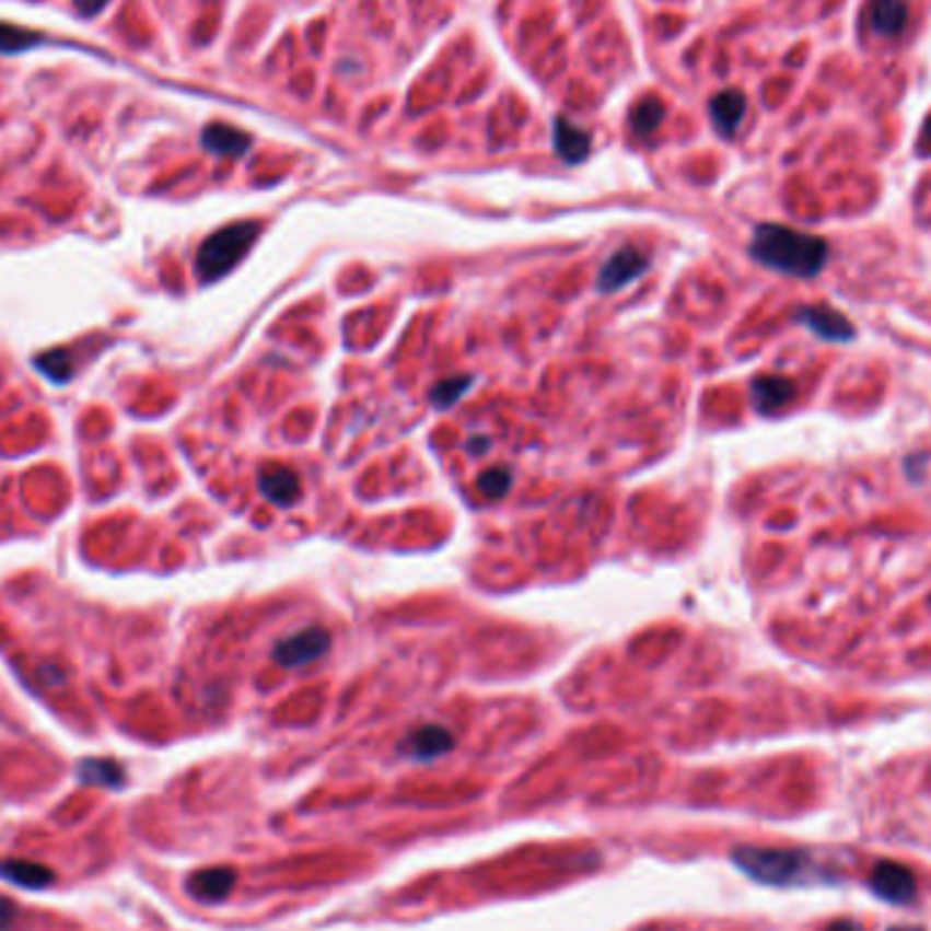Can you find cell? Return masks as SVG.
Returning <instances> with one entry per match:
<instances>
[{"mask_svg": "<svg viewBox=\"0 0 931 931\" xmlns=\"http://www.w3.org/2000/svg\"><path fill=\"white\" fill-rule=\"evenodd\" d=\"M749 251L760 265L795 278H815L828 261V243L823 237L782 224L757 226Z\"/></svg>", "mask_w": 931, "mask_h": 931, "instance_id": "6da1fadb", "label": "cell"}, {"mask_svg": "<svg viewBox=\"0 0 931 931\" xmlns=\"http://www.w3.org/2000/svg\"><path fill=\"white\" fill-rule=\"evenodd\" d=\"M733 863L760 885L788 888V885L806 883L812 872V861L801 850H773V847H738L733 852Z\"/></svg>", "mask_w": 931, "mask_h": 931, "instance_id": "7a4b0ae2", "label": "cell"}, {"mask_svg": "<svg viewBox=\"0 0 931 931\" xmlns=\"http://www.w3.org/2000/svg\"><path fill=\"white\" fill-rule=\"evenodd\" d=\"M259 221H237V224H230L210 234L197 254L199 281L213 283L224 278L226 272H232L243 261V256L248 254L251 245L259 240Z\"/></svg>", "mask_w": 931, "mask_h": 931, "instance_id": "3957f363", "label": "cell"}, {"mask_svg": "<svg viewBox=\"0 0 931 931\" xmlns=\"http://www.w3.org/2000/svg\"><path fill=\"white\" fill-rule=\"evenodd\" d=\"M330 640L333 638L327 629L305 627L300 629V632H294L292 638L281 640V643L276 645V651H272V656H276L278 665L283 667H303L322 660V656L330 651Z\"/></svg>", "mask_w": 931, "mask_h": 931, "instance_id": "277c9868", "label": "cell"}, {"mask_svg": "<svg viewBox=\"0 0 931 931\" xmlns=\"http://www.w3.org/2000/svg\"><path fill=\"white\" fill-rule=\"evenodd\" d=\"M649 261H651L649 256L638 248L616 251V254L602 265L600 278H596V287H600V292L605 294L618 292V289H624L627 283H632L635 278L643 276V272L649 270Z\"/></svg>", "mask_w": 931, "mask_h": 931, "instance_id": "5b68a950", "label": "cell"}, {"mask_svg": "<svg viewBox=\"0 0 931 931\" xmlns=\"http://www.w3.org/2000/svg\"><path fill=\"white\" fill-rule=\"evenodd\" d=\"M869 885H872L874 896L891 901V905H907L916 896V877H912V872L894 861H880L874 866Z\"/></svg>", "mask_w": 931, "mask_h": 931, "instance_id": "8992f818", "label": "cell"}, {"mask_svg": "<svg viewBox=\"0 0 931 931\" xmlns=\"http://www.w3.org/2000/svg\"><path fill=\"white\" fill-rule=\"evenodd\" d=\"M453 746L455 738L447 728H442V724H422V728L411 730V733L406 735V741L400 744V752L415 757V760H433V757L444 755V752H450Z\"/></svg>", "mask_w": 931, "mask_h": 931, "instance_id": "52a82bcc", "label": "cell"}, {"mask_svg": "<svg viewBox=\"0 0 931 931\" xmlns=\"http://www.w3.org/2000/svg\"><path fill=\"white\" fill-rule=\"evenodd\" d=\"M259 490L276 507L298 504L303 496V485L294 468L289 466H267L259 472Z\"/></svg>", "mask_w": 931, "mask_h": 931, "instance_id": "ba28073f", "label": "cell"}, {"mask_svg": "<svg viewBox=\"0 0 931 931\" xmlns=\"http://www.w3.org/2000/svg\"><path fill=\"white\" fill-rule=\"evenodd\" d=\"M234 880H237V874L230 866L199 869L188 877V894L199 901H221L232 894Z\"/></svg>", "mask_w": 931, "mask_h": 931, "instance_id": "9c48e42d", "label": "cell"}, {"mask_svg": "<svg viewBox=\"0 0 931 931\" xmlns=\"http://www.w3.org/2000/svg\"><path fill=\"white\" fill-rule=\"evenodd\" d=\"M866 25L874 36L896 38L907 27L905 0H869Z\"/></svg>", "mask_w": 931, "mask_h": 931, "instance_id": "30bf717a", "label": "cell"}, {"mask_svg": "<svg viewBox=\"0 0 931 931\" xmlns=\"http://www.w3.org/2000/svg\"><path fill=\"white\" fill-rule=\"evenodd\" d=\"M708 113H711V123L722 137H735L738 126L744 123L746 115V96L741 91H722L711 98L708 104Z\"/></svg>", "mask_w": 931, "mask_h": 931, "instance_id": "8fae6325", "label": "cell"}, {"mask_svg": "<svg viewBox=\"0 0 931 931\" xmlns=\"http://www.w3.org/2000/svg\"><path fill=\"white\" fill-rule=\"evenodd\" d=\"M554 148L561 161L567 164H581L591 153V137L581 126L570 123L567 117H556L554 120Z\"/></svg>", "mask_w": 931, "mask_h": 931, "instance_id": "7c38bea8", "label": "cell"}, {"mask_svg": "<svg viewBox=\"0 0 931 931\" xmlns=\"http://www.w3.org/2000/svg\"><path fill=\"white\" fill-rule=\"evenodd\" d=\"M799 319L812 333H817L819 338H828V341H850L852 333H856V327L845 316L830 309H823V305H806V309L799 311Z\"/></svg>", "mask_w": 931, "mask_h": 931, "instance_id": "4fadbf2b", "label": "cell"}, {"mask_svg": "<svg viewBox=\"0 0 931 931\" xmlns=\"http://www.w3.org/2000/svg\"><path fill=\"white\" fill-rule=\"evenodd\" d=\"M205 150L216 155H226V159H240L245 150L251 148V137L240 128L226 126V123H210L202 131Z\"/></svg>", "mask_w": 931, "mask_h": 931, "instance_id": "5bb4252c", "label": "cell"}, {"mask_svg": "<svg viewBox=\"0 0 931 931\" xmlns=\"http://www.w3.org/2000/svg\"><path fill=\"white\" fill-rule=\"evenodd\" d=\"M0 877H3L5 883L20 885V888L27 891H44L55 883V874L49 866H42V863L33 861H16V858L0 861Z\"/></svg>", "mask_w": 931, "mask_h": 931, "instance_id": "9a60e30c", "label": "cell"}, {"mask_svg": "<svg viewBox=\"0 0 931 931\" xmlns=\"http://www.w3.org/2000/svg\"><path fill=\"white\" fill-rule=\"evenodd\" d=\"M795 395V384L784 376H760L752 382V400L760 411L771 415L788 406Z\"/></svg>", "mask_w": 931, "mask_h": 931, "instance_id": "2e32d148", "label": "cell"}, {"mask_svg": "<svg viewBox=\"0 0 931 931\" xmlns=\"http://www.w3.org/2000/svg\"><path fill=\"white\" fill-rule=\"evenodd\" d=\"M77 777L82 784H91V788H123V768L115 760H102V757H91V760H82L77 766Z\"/></svg>", "mask_w": 931, "mask_h": 931, "instance_id": "e0dca14e", "label": "cell"}, {"mask_svg": "<svg viewBox=\"0 0 931 931\" xmlns=\"http://www.w3.org/2000/svg\"><path fill=\"white\" fill-rule=\"evenodd\" d=\"M662 120H665V104H662L660 98H654V96L638 102L632 107V113H629L632 131L640 133V137H649V133H654L656 128H660Z\"/></svg>", "mask_w": 931, "mask_h": 931, "instance_id": "ac0fdd59", "label": "cell"}, {"mask_svg": "<svg viewBox=\"0 0 931 931\" xmlns=\"http://www.w3.org/2000/svg\"><path fill=\"white\" fill-rule=\"evenodd\" d=\"M42 42V36L27 27L9 25V22H0V53H22V49H31Z\"/></svg>", "mask_w": 931, "mask_h": 931, "instance_id": "d6986e66", "label": "cell"}, {"mask_svg": "<svg viewBox=\"0 0 931 931\" xmlns=\"http://www.w3.org/2000/svg\"><path fill=\"white\" fill-rule=\"evenodd\" d=\"M510 485H512V474H510V468H504V466L488 468V472L479 474V479H477L479 493H482L485 499H493V501L504 499V496L510 493Z\"/></svg>", "mask_w": 931, "mask_h": 931, "instance_id": "ffe728a7", "label": "cell"}, {"mask_svg": "<svg viewBox=\"0 0 931 931\" xmlns=\"http://www.w3.org/2000/svg\"><path fill=\"white\" fill-rule=\"evenodd\" d=\"M468 387H472V376L442 379V382H439L437 387L431 389L433 406H439V409H447V406H455V404H458L461 395H464Z\"/></svg>", "mask_w": 931, "mask_h": 931, "instance_id": "44dd1931", "label": "cell"}, {"mask_svg": "<svg viewBox=\"0 0 931 931\" xmlns=\"http://www.w3.org/2000/svg\"><path fill=\"white\" fill-rule=\"evenodd\" d=\"M36 365L38 371L47 373L53 382H69L71 373H74V360H71L69 351H47Z\"/></svg>", "mask_w": 931, "mask_h": 931, "instance_id": "7402d4cb", "label": "cell"}, {"mask_svg": "<svg viewBox=\"0 0 931 931\" xmlns=\"http://www.w3.org/2000/svg\"><path fill=\"white\" fill-rule=\"evenodd\" d=\"M14 918H16V907L11 905L5 896H0V931L9 929L11 923H14Z\"/></svg>", "mask_w": 931, "mask_h": 931, "instance_id": "603a6c76", "label": "cell"}, {"mask_svg": "<svg viewBox=\"0 0 931 931\" xmlns=\"http://www.w3.org/2000/svg\"><path fill=\"white\" fill-rule=\"evenodd\" d=\"M74 5H77V11H82V14L93 16V14H98L104 5H107V0H74Z\"/></svg>", "mask_w": 931, "mask_h": 931, "instance_id": "cb8c5ba5", "label": "cell"}, {"mask_svg": "<svg viewBox=\"0 0 931 931\" xmlns=\"http://www.w3.org/2000/svg\"><path fill=\"white\" fill-rule=\"evenodd\" d=\"M918 153L931 155V115L927 117V123H923V128H921V139H918Z\"/></svg>", "mask_w": 931, "mask_h": 931, "instance_id": "d4e9b609", "label": "cell"}, {"mask_svg": "<svg viewBox=\"0 0 931 931\" xmlns=\"http://www.w3.org/2000/svg\"><path fill=\"white\" fill-rule=\"evenodd\" d=\"M825 931H858V927L852 921H836V923H830V927Z\"/></svg>", "mask_w": 931, "mask_h": 931, "instance_id": "484cf974", "label": "cell"}, {"mask_svg": "<svg viewBox=\"0 0 931 931\" xmlns=\"http://www.w3.org/2000/svg\"><path fill=\"white\" fill-rule=\"evenodd\" d=\"M488 439H482V437H474L472 439V453H485V450H488Z\"/></svg>", "mask_w": 931, "mask_h": 931, "instance_id": "4316f807", "label": "cell"}, {"mask_svg": "<svg viewBox=\"0 0 931 931\" xmlns=\"http://www.w3.org/2000/svg\"><path fill=\"white\" fill-rule=\"evenodd\" d=\"M891 931H923V929H912V927H894Z\"/></svg>", "mask_w": 931, "mask_h": 931, "instance_id": "83f0119b", "label": "cell"}]
</instances>
